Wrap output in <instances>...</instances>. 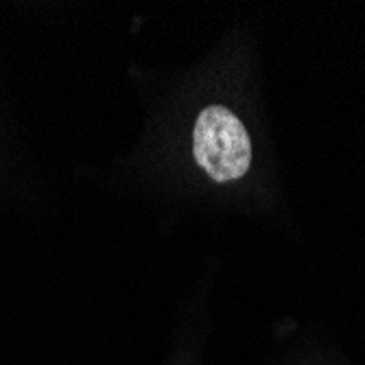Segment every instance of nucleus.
Returning <instances> with one entry per match:
<instances>
[{"label":"nucleus","mask_w":365,"mask_h":365,"mask_svg":"<svg viewBox=\"0 0 365 365\" xmlns=\"http://www.w3.org/2000/svg\"><path fill=\"white\" fill-rule=\"evenodd\" d=\"M192 151L197 164L215 182L239 180L252 164L247 129L227 108L221 106H210L197 116Z\"/></svg>","instance_id":"nucleus-1"}]
</instances>
